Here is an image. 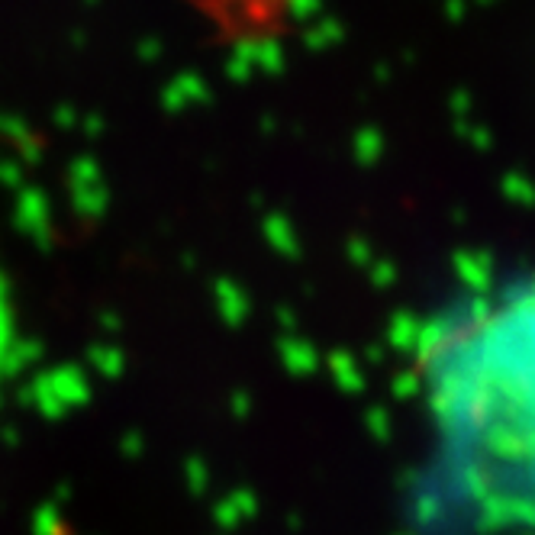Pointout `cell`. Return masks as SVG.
<instances>
[{"label": "cell", "instance_id": "6da1fadb", "mask_svg": "<svg viewBox=\"0 0 535 535\" xmlns=\"http://www.w3.org/2000/svg\"><path fill=\"white\" fill-rule=\"evenodd\" d=\"M419 390L445 503L484 535H535V268L429 323Z\"/></svg>", "mask_w": 535, "mask_h": 535}]
</instances>
